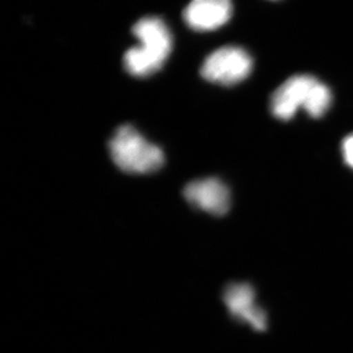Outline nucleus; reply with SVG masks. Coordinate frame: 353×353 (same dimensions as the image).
<instances>
[{"instance_id":"obj_1","label":"nucleus","mask_w":353,"mask_h":353,"mask_svg":"<svg viewBox=\"0 0 353 353\" xmlns=\"http://www.w3.org/2000/svg\"><path fill=\"white\" fill-rule=\"evenodd\" d=\"M140 45L127 50L123 65L128 74L144 78L163 68L172 53L173 39L166 24L158 17H143L133 27Z\"/></svg>"},{"instance_id":"obj_2","label":"nucleus","mask_w":353,"mask_h":353,"mask_svg":"<svg viewBox=\"0 0 353 353\" xmlns=\"http://www.w3.org/2000/svg\"><path fill=\"white\" fill-rule=\"evenodd\" d=\"M111 158L125 173H154L163 166L165 157L159 147L145 140L133 126H120L109 143Z\"/></svg>"},{"instance_id":"obj_3","label":"nucleus","mask_w":353,"mask_h":353,"mask_svg":"<svg viewBox=\"0 0 353 353\" xmlns=\"http://www.w3.org/2000/svg\"><path fill=\"white\" fill-rule=\"evenodd\" d=\"M253 60L246 50L236 46H225L215 50L203 61L200 74L210 83L231 86L241 83L250 76Z\"/></svg>"},{"instance_id":"obj_4","label":"nucleus","mask_w":353,"mask_h":353,"mask_svg":"<svg viewBox=\"0 0 353 353\" xmlns=\"http://www.w3.org/2000/svg\"><path fill=\"white\" fill-rule=\"evenodd\" d=\"M319 80L309 74H299L286 80L271 99V111L280 120H290L300 108L307 111Z\"/></svg>"},{"instance_id":"obj_5","label":"nucleus","mask_w":353,"mask_h":353,"mask_svg":"<svg viewBox=\"0 0 353 353\" xmlns=\"http://www.w3.org/2000/svg\"><path fill=\"white\" fill-rule=\"evenodd\" d=\"M223 301L234 319L248 323L257 332L267 330V314L257 304L256 292L252 285L247 283L228 285L224 290Z\"/></svg>"},{"instance_id":"obj_6","label":"nucleus","mask_w":353,"mask_h":353,"mask_svg":"<svg viewBox=\"0 0 353 353\" xmlns=\"http://www.w3.org/2000/svg\"><path fill=\"white\" fill-rule=\"evenodd\" d=\"M184 198L199 210L222 216L230 208V191L217 179L192 181L184 188Z\"/></svg>"},{"instance_id":"obj_7","label":"nucleus","mask_w":353,"mask_h":353,"mask_svg":"<svg viewBox=\"0 0 353 353\" xmlns=\"http://www.w3.org/2000/svg\"><path fill=\"white\" fill-rule=\"evenodd\" d=\"M232 15V5L228 0H194L183 12L185 23L198 31L219 29Z\"/></svg>"},{"instance_id":"obj_8","label":"nucleus","mask_w":353,"mask_h":353,"mask_svg":"<svg viewBox=\"0 0 353 353\" xmlns=\"http://www.w3.org/2000/svg\"><path fill=\"white\" fill-rule=\"evenodd\" d=\"M342 154L347 166L353 168V135L347 137L342 144Z\"/></svg>"}]
</instances>
